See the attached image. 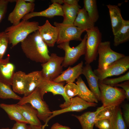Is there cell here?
<instances>
[{"mask_svg":"<svg viewBox=\"0 0 129 129\" xmlns=\"http://www.w3.org/2000/svg\"><path fill=\"white\" fill-rule=\"evenodd\" d=\"M87 37V35L86 34L81 43L75 47H71L69 45L70 42H63L58 45V48L63 49L65 52L62 64L63 67H66L73 65L81 56L85 55Z\"/></svg>","mask_w":129,"mask_h":129,"instance_id":"obj_5","label":"cell"},{"mask_svg":"<svg viewBox=\"0 0 129 129\" xmlns=\"http://www.w3.org/2000/svg\"><path fill=\"white\" fill-rule=\"evenodd\" d=\"M0 108L6 113L10 118L16 122L28 124L16 107V104H0Z\"/></svg>","mask_w":129,"mask_h":129,"instance_id":"obj_25","label":"cell"},{"mask_svg":"<svg viewBox=\"0 0 129 129\" xmlns=\"http://www.w3.org/2000/svg\"><path fill=\"white\" fill-rule=\"evenodd\" d=\"M70 104L68 107L61 109L53 111L52 114L47 119L42 128L45 129L48 126V123L50 119L60 114L70 112H80L90 107H95L97 104L87 102L78 97H72L70 99Z\"/></svg>","mask_w":129,"mask_h":129,"instance_id":"obj_13","label":"cell"},{"mask_svg":"<svg viewBox=\"0 0 129 129\" xmlns=\"http://www.w3.org/2000/svg\"><path fill=\"white\" fill-rule=\"evenodd\" d=\"M64 58V57L58 56L55 53L51 54L49 60L41 64L43 77L45 79L53 81L58 77L63 72L62 64Z\"/></svg>","mask_w":129,"mask_h":129,"instance_id":"obj_8","label":"cell"},{"mask_svg":"<svg viewBox=\"0 0 129 129\" xmlns=\"http://www.w3.org/2000/svg\"><path fill=\"white\" fill-rule=\"evenodd\" d=\"M129 80V72L128 71L125 75L118 78L111 79L106 78L101 82L104 84L113 87L120 82Z\"/></svg>","mask_w":129,"mask_h":129,"instance_id":"obj_33","label":"cell"},{"mask_svg":"<svg viewBox=\"0 0 129 129\" xmlns=\"http://www.w3.org/2000/svg\"><path fill=\"white\" fill-rule=\"evenodd\" d=\"M84 8L91 21L94 23L98 20L99 15L96 0H84Z\"/></svg>","mask_w":129,"mask_h":129,"instance_id":"obj_30","label":"cell"},{"mask_svg":"<svg viewBox=\"0 0 129 129\" xmlns=\"http://www.w3.org/2000/svg\"><path fill=\"white\" fill-rule=\"evenodd\" d=\"M16 4L13 11L9 14L8 20L13 25L19 24L20 21L26 15L34 11V3L26 2L24 0H13Z\"/></svg>","mask_w":129,"mask_h":129,"instance_id":"obj_12","label":"cell"},{"mask_svg":"<svg viewBox=\"0 0 129 129\" xmlns=\"http://www.w3.org/2000/svg\"><path fill=\"white\" fill-rule=\"evenodd\" d=\"M107 6L109 10L112 32L114 35L122 27L124 19L122 16L120 10L118 6L110 4Z\"/></svg>","mask_w":129,"mask_h":129,"instance_id":"obj_20","label":"cell"},{"mask_svg":"<svg viewBox=\"0 0 129 129\" xmlns=\"http://www.w3.org/2000/svg\"><path fill=\"white\" fill-rule=\"evenodd\" d=\"M104 108L102 106L95 112H87L81 115H72L79 120L82 129H93L96 121V118L98 112Z\"/></svg>","mask_w":129,"mask_h":129,"instance_id":"obj_22","label":"cell"},{"mask_svg":"<svg viewBox=\"0 0 129 129\" xmlns=\"http://www.w3.org/2000/svg\"><path fill=\"white\" fill-rule=\"evenodd\" d=\"M22 98L15 93L11 89L10 86L0 81V98L12 99L20 100Z\"/></svg>","mask_w":129,"mask_h":129,"instance_id":"obj_31","label":"cell"},{"mask_svg":"<svg viewBox=\"0 0 129 129\" xmlns=\"http://www.w3.org/2000/svg\"><path fill=\"white\" fill-rule=\"evenodd\" d=\"M39 23L22 20L15 25L6 28L5 31L8 39L9 43L13 47L23 41L30 34L38 29Z\"/></svg>","mask_w":129,"mask_h":129,"instance_id":"obj_2","label":"cell"},{"mask_svg":"<svg viewBox=\"0 0 129 129\" xmlns=\"http://www.w3.org/2000/svg\"><path fill=\"white\" fill-rule=\"evenodd\" d=\"M10 2V0H0V23L5 14Z\"/></svg>","mask_w":129,"mask_h":129,"instance_id":"obj_37","label":"cell"},{"mask_svg":"<svg viewBox=\"0 0 129 129\" xmlns=\"http://www.w3.org/2000/svg\"><path fill=\"white\" fill-rule=\"evenodd\" d=\"M28 129H31V127L30 125L28 126Z\"/></svg>","mask_w":129,"mask_h":129,"instance_id":"obj_46","label":"cell"},{"mask_svg":"<svg viewBox=\"0 0 129 129\" xmlns=\"http://www.w3.org/2000/svg\"><path fill=\"white\" fill-rule=\"evenodd\" d=\"M9 42L6 33L0 32V60L2 59L7 48Z\"/></svg>","mask_w":129,"mask_h":129,"instance_id":"obj_35","label":"cell"},{"mask_svg":"<svg viewBox=\"0 0 129 129\" xmlns=\"http://www.w3.org/2000/svg\"><path fill=\"white\" fill-rule=\"evenodd\" d=\"M38 31L47 46L50 47H54L58 39V28L52 25L47 20L43 25L39 26Z\"/></svg>","mask_w":129,"mask_h":129,"instance_id":"obj_14","label":"cell"},{"mask_svg":"<svg viewBox=\"0 0 129 129\" xmlns=\"http://www.w3.org/2000/svg\"><path fill=\"white\" fill-rule=\"evenodd\" d=\"M82 74L85 77L90 90L94 94L98 101H101V93L99 87L98 77L93 71L90 64L83 67Z\"/></svg>","mask_w":129,"mask_h":129,"instance_id":"obj_18","label":"cell"},{"mask_svg":"<svg viewBox=\"0 0 129 129\" xmlns=\"http://www.w3.org/2000/svg\"><path fill=\"white\" fill-rule=\"evenodd\" d=\"M37 87L39 89L41 98L43 100L44 94L49 92L52 93L54 95H60L63 97L65 102L59 106L61 109L68 107L70 104V99H69L66 95L63 84L61 82H56L53 81L45 79L43 77Z\"/></svg>","mask_w":129,"mask_h":129,"instance_id":"obj_11","label":"cell"},{"mask_svg":"<svg viewBox=\"0 0 129 129\" xmlns=\"http://www.w3.org/2000/svg\"><path fill=\"white\" fill-rule=\"evenodd\" d=\"M76 82L78 88V97L89 102L97 103L98 101L93 93L87 87L81 77L79 76Z\"/></svg>","mask_w":129,"mask_h":129,"instance_id":"obj_24","label":"cell"},{"mask_svg":"<svg viewBox=\"0 0 129 129\" xmlns=\"http://www.w3.org/2000/svg\"><path fill=\"white\" fill-rule=\"evenodd\" d=\"M87 37L86 42L85 64H90L96 60L98 48L102 42V34L97 27L86 30Z\"/></svg>","mask_w":129,"mask_h":129,"instance_id":"obj_6","label":"cell"},{"mask_svg":"<svg viewBox=\"0 0 129 129\" xmlns=\"http://www.w3.org/2000/svg\"><path fill=\"white\" fill-rule=\"evenodd\" d=\"M26 103H29L37 110L38 118L45 123L52 114L48 105L42 98L38 87L28 96L22 97L16 104L21 105Z\"/></svg>","mask_w":129,"mask_h":129,"instance_id":"obj_3","label":"cell"},{"mask_svg":"<svg viewBox=\"0 0 129 129\" xmlns=\"http://www.w3.org/2000/svg\"><path fill=\"white\" fill-rule=\"evenodd\" d=\"M95 125L99 129H111L110 119H104L96 121Z\"/></svg>","mask_w":129,"mask_h":129,"instance_id":"obj_36","label":"cell"},{"mask_svg":"<svg viewBox=\"0 0 129 129\" xmlns=\"http://www.w3.org/2000/svg\"><path fill=\"white\" fill-rule=\"evenodd\" d=\"M22 49L26 57L37 63H43L49 59L48 46L38 31L29 35L21 43Z\"/></svg>","mask_w":129,"mask_h":129,"instance_id":"obj_1","label":"cell"},{"mask_svg":"<svg viewBox=\"0 0 129 129\" xmlns=\"http://www.w3.org/2000/svg\"><path fill=\"white\" fill-rule=\"evenodd\" d=\"M54 25L58 30V39L56 43L57 44L72 40L82 41L81 36L85 31V30L77 27L73 24H66L55 22Z\"/></svg>","mask_w":129,"mask_h":129,"instance_id":"obj_10","label":"cell"},{"mask_svg":"<svg viewBox=\"0 0 129 129\" xmlns=\"http://www.w3.org/2000/svg\"><path fill=\"white\" fill-rule=\"evenodd\" d=\"M30 125L31 129H43L42 128V125L40 126Z\"/></svg>","mask_w":129,"mask_h":129,"instance_id":"obj_44","label":"cell"},{"mask_svg":"<svg viewBox=\"0 0 129 129\" xmlns=\"http://www.w3.org/2000/svg\"><path fill=\"white\" fill-rule=\"evenodd\" d=\"M101 93V101L104 107L109 106H119L126 98L125 92L122 89L113 87L98 81Z\"/></svg>","mask_w":129,"mask_h":129,"instance_id":"obj_4","label":"cell"},{"mask_svg":"<svg viewBox=\"0 0 129 129\" xmlns=\"http://www.w3.org/2000/svg\"><path fill=\"white\" fill-rule=\"evenodd\" d=\"M65 93L69 99L77 95L78 88L77 85L73 82L67 83L64 87Z\"/></svg>","mask_w":129,"mask_h":129,"instance_id":"obj_34","label":"cell"},{"mask_svg":"<svg viewBox=\"0 0 129 129\" xmlns=\"http://www.w3.org/2000/svg\"><path fill=\"white\" fill-rule=\"evenodd\" d=\"M26 75L25 72L21 71L15 73L12 85L14 92L19 94H24Z\"/></svg>","mask_w":129,"mask_h":129,"instance_id":"obj_27","label":"cell"},{"mask_svg":"<svg viewBox=\"0 0 129 129\" xmlns=\"http://www.w3.org/2000/svg\"><path fill=\"white\" fill-rule=\"evenodd\" d=\"M129 68V56H125L111 64L105 69L95 70L93 71L98 77L99 81H101L108 77L122 74Z\"/></svg>","mask_w":129,"mask_h":129,"instance_id":"obj_7","label":"cell"},{"mask_svg":"<svg viewBox=\"0 0 129 129\" xmlns=\"http://www.w3.org/2000/svg\"><path fill=\"white\" fill-rule=\"evenodd\" d=\"M123 116L124 120L128 127L129 126V105L127 104L124 107Z\"/></svg>","mask_w":129,"mask_h":129,"instance_id":"obj_39","label":"cell"},{"mask_svg":"<svg viewBox=\"0 0 129 129\" xmlns=\"http://www.w3.org/2000/svg\"><path fill=\"white\" fill-rule=\"evenodd\" d=\"M56 16H63L62 5L53 3L50 5L48 8L40 12L33 11L26 15L22 19L23 20L28 21V19L36 16H43L51 18Z\"/></svg>","mask_w":129,"mask_h":129,"instance_id":"obj_16","label":"cell"},{"mask_svg":"<svg viewBox=\"0 0 129 129\" xmlns=\"http://www.w3.org/2000/svg\"><path fill=\"white\" fill-rule=\"evenodd\" d=\"M117 107L111 105L104 107L97 114L96 118V121L104 119H110L112 117Z\"/></svg>","mask_w":129,"mask_h":129,"instance_id":"obj_32","label":"cell"},{"mask_svg":"<svg viewBox=\"0 0 129 129\" xmlns=\"http://www.w3.org/2000/svg\"><path fill=\"white\" fill-rule=\"evenodd\" d=\"M110 119L111 129H127L128 127L123 118L121 109L119 106L116 107Z\"/></svg>","mask_w":129,"mask_h":129,"instance_id":"obj_29","label":"cell"},{"mask_svg":"<svg viewBox=\"0 0 129 129\" xmlns=\"http://www.w3.org/2000/svg\"><path fill=\"white\" fill-rule=\"evenodd\" d=\"M50 129H71L69 127L63 126L58 123H56L53 125Z\"/></svg>","mask_w":129,"mask_h":129,"instance_id":"obj_41","label":"cell"},{"mask_svg":"<svg viewBox=\"0 0 129 129\" xmlns=\"http://www.w3.org/2000/svg\"><path fill=\"white\" fill-rule=\"evenodd\" d=\"M113 87H122L125 91L126 98L129 99V81H125L123 83L118 84L115 85Z\"/></svg>","mask_w":129,"mask_h":129,"instance_id":"obj_38","label":"cell"},{"mask_svg":"<svg viewBox=\"0 0 129 129\" xmlns=\"http://www.w3.org/2000/svg\"><path fill=\"white\" fill-rule=\"evenodd\" d=\"M22 115L30 125H42L38 117V112L30 104L28 103L19 105L16 104Z\"/></svg>","mask_w":129,"mask_h":129,"instance_id":"obj_19","label":"cell"},{"mask_svg":"<svg viewBox=\"0 0 129 129\" xmlns=\"http://www.w3.org/2000/svg\"><path fill=\"white\" fill-rule=\"evenodd\" d=\"M79 0H63L64 4L70 5H76L78 4Z\"/></svg>","mask_w":129,"mask_h":129,"instance_id":"obj_42","label":"cell"},{"mask_svg":"<svg viewBox=\"0 0 129 129\" xmlns=\"http://www.w3.org/2000/svg\"><path fill=\"white\" fill-rule=\"evenodd\" d=\"M43 78L41 71H36L26 74L24 96H28L37 87Z\"/></svg>","mask_w":129,"mask_h":129,"instance_id":"obj_21","label":"cell"},{"mask_svg":"<svg viewBox=\"0 0 129 129\" xmlns=\"http://www.w3.org/2000/svg\"><path fill=\"white\" fill-rule=\"evenodd\" d=\"M80 8L79 4L70 5L64 4L62 5L64 17L62 23L66 24H73Z\"/></svg>","mask_w":129,"mask_h":129,"instance_id":"obj_26","label":"cell"},{"mask_svg":"<svg viewBox=\"0 0 129 129\" xmlns=\"http://www.w3.org/2000/svg\"><path fill=\"white\" fill-rule=\"evenodd\" d=\"M9 55L0 60V81L12 86L13 78L15 73V66L10 61Z\"/></svg>","mask_w":129,"mask_h":129,"instance_id":"obj_15","label":"cell"},{"mask_svg":"<svg viewBox=\"0 0 129 129\" xmlns=\"http://www.w3.org/2000/svg\"><path fill=\"white\" fill-rule=\"evenodd\" d=\"M0 129H10L9 128H2Z\"/></svg>","mask_w":129,"mask_h":129,"instance_id":"obj_45","label":"cell"},{"mask_svg":"<svg viewBox=\"0 0 129 129\" xmlns=\"http://www.w3.org/2000/svg\"><path fill=\"white\" fill-rule=\"evenodd\" d=\"M51 1L52 3H57L60 5L63 3V0H52Z\"/></svg>","mask_w":129,"mask_h":129,"instance_id":"obj_43","label":"cell"},{"mask_svg":"<svg viewBox=\"0 0 129 129\" xmlns=\"http://www.w3.org/2000/svg\"><path fill=\"white\" fill-rule=\"evenodd\" d=\"M121 29L114 35V45L117 46L129 40V20H124Z\"/></svg>","mask_w":129,"mask_h":129,"instance_id":"obj_28","label":"cell"},{"mask_svg":"<svg viewBox=\"0 0 129 129\" xmlns=\"http://www.w3.org/2000/svg\"><path fill=\"white\" fill-rule=\"evenodd\" d=\"M99 55L97 69H105L109 65L125 55L124 54L116 52L111 48L109 41L101 42L99 44L97 50Z\"/></svg>","mask_w":129,"mask_h":129,"instance_id":"obj_9","label":"cell"},{"mask_svg":"<svg viewBox=\"0 0 129 129\" xmlns=\"http://www.w3.org/2000/svg\"><path fill=\"white\" fill-rule=\"evenodd\" d=\"M28 126L26 124L22 123L16 122L11 129H28Z\"/></svg>","mask_w":129,"mask_h":129,"instance_id":"obj_40","label":"cell"},{"mask_svg":"<svg viewBox=\"0 0 129 129\" xmlns=\"http://www.w3.org/2000/svg\"><path fill=\"white\" fill-rule=\"evenodd\" d=\"M73 24L85 31L95 26V23L91 20L84 7L79 9Z\"/></svg>","mask_w":129,"mask_h":129,"instance_id":"obj_23","label":"cell"},{"mask_svg":"<svg viewBox=\"0 0 129 129\" xmlns=\"http://www.w3.org/2000/svg\"><path fill=\"white\" fill-rule=\"evenodd\" d=\"M83 62L81 61L75 66H69L63 71L60 75L53 81L57 83L65 81L66 83L73 82L82 74Z\"/></svg>","mask_w":129,"mask_h":129,"instance_id":"obj_17","label":"cell"}]
</instances>
